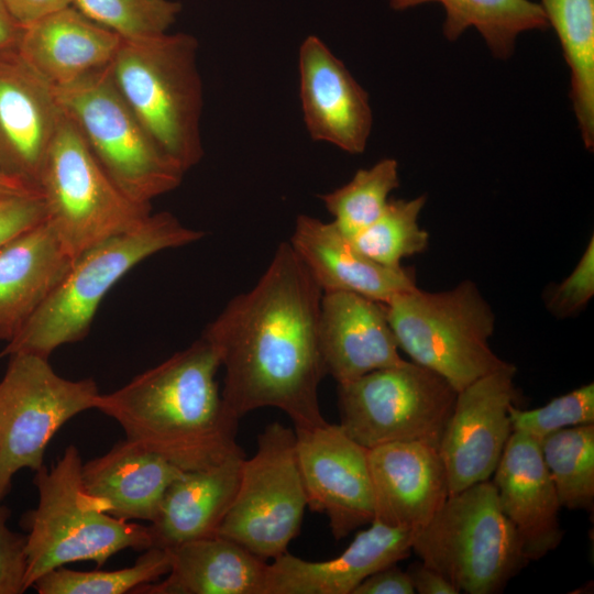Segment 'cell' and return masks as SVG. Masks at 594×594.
<instances>
[{"mask_svg":"<svg viewBox=\"0 0 594 594\" xmlns=\"http://www.w3.org/2000/svg\"><path fill=\"white\" fill-rule=\"evenodd\" d=\"M322 292L289 243L257 283L233 297L204 336L224 369L222 399L241 418L274 407L294 429L326 424L318 388L327 375L319 340Z\"/></svg>","mask_w":594,"mask_h":594,"instance_id":"6da1fadb","label":"cell"},{"mask_svg":"<svg viewBox=\"0 0 594 594\" xmlns=\"http://www.w3.org/2000/svg\"><path fill=\"white\" fill-rule=\"evenodd\" d=\"M220 367L201 336L119 389L99 394L95 409L117 421L127 439L176 468H208L242 452L239 418L226 407L216 381Z\"/></svg>","mask_w":594,"mask_h":594,"instance_id":"7a4b0ae2","label":"cell"},{"mask_svg":"<svg viewBox=\"0 0 594 594\" xmlns=\"http://www.w3.org/2000/svg\"><path fill=\"white\" fill-rule=\"evenodd\" d=\"M197 54L195 36L167 32L145 40H122L109 65L127 105L184 173L204 156V89Z\"/></svg>","mask_w":594,"mask_h":594,"instance_id":"3957f363","label":"cell"},{"mask_svg":"<svg viewBox=\"0 0 594 594\" xmlns=\"http://www.w3.org/2000/svg\"><path fill=\"white\" fill-rule=\"evenodd\" d=\"M202 235L164 211L150 213L135 228L94 245L75 258L61 284L1 355L24 352L48 359L58 346L84 339L99 304L124 274L160 251L190 244Z\"/></svg>","mask_w":594,"mask_h":594,"instance_id":"277c9868","label":"cell"},{"mask_svg":"<svg viewBox=\"0 0 594 594\" xmlns=\"http://www.w3.org/2000/svg\"><path fill=\"white\" fill-rule=\"evenodd\" d=\"M81 466L79 451L70 444L54 465L35 471L37 505L21 520L28 530L26 590L45 573L68 563L94 561L100 568L122 550L152 547L147 526L100 508L82 486Z\"/></svg>","mask_w":594,"mask_h":594,"instance_id":"5b68a950","label":"cell"},{"mask_svg":"<svg viewBox=\"0 0 594 594\" xmlns=\"http://www.w3.org/2000/svg\"><path fill=\"white\" fill-rule=\"evenodd\" d=\"M399 350L457 392L507 364L490 346L495 315L476 284L430 293L415 287L385 304Z\"/></svg>","mask_w":594,"mask_h":594,"instance_id":"8992f818","label":"cell"},{"mask_svg":"<svg viewBox=\"0 0 594 594\" xmlns=\"http://www.w3.org/2000/svg\"><path fill=\"white\" fill-rule=\"evenodd\" d=\"M411 551L466 594L502 592L529 563L490 480L450 494L414 532Z\"/></svg>","mask_w":594,"mask_h":594,"instance_id":"52a82bcc","label":"cell"},{"mask_svg":"<svg viewBox=\"0 0 594 594\" xmlns=\"http://www.w3.org/2000/svg\"><path fill=\"white\" fill-rule=\"evenodd\" d=\"M54 89L64 114L128 198L151 206V200L180 185L185 173L157 146L127 105L109 66Z\"/></svg>","mask_w":594,"mask_h":594,"instance_id":"ba28073f","label":"cell"},{"mask_svg":"<svg viewBox=\"0 0 594 594\" xmlns=\"http://www.w3.org/2000/svg\"><path fill=\"white\" fill-rule=\"evenodd\" d=\"M40 191L46 218L74 260L151 213V206L132 201L116 186L65 114L42 169Z\"/></svg>","mask_w":594,"mask_h":594,"instance_id":"9c48e42d","label":"cell"},{"mask_svg":"<svg viewBox=\"0 0 594 594\" xmlns=\"http://www.w3.org/2000/svg\"><path fill=\"white\" fill-rule=\"evenodd\" d=\"M457 394L436 372L405 360L338 384L339 425L366 449L398 441L438 448Z\"/></svg>","mask_w":594,"mask_h":594,"instance_id":"30bf717a","label":"cell"},{"mask_svg":"<svg viewBox=\"0 0 594 594\" xmlns=\"http://www.w3.org/2000/svg\"><path fill=\"white\" fill-rule=\"evenodd\" d=\"M0 381V503L22 469L38 470L47 444L69 419L95 408L100 394L92 378L59 376L48 359L10 355Z\"/></svg>","mask_w":594,"mask_h":594,"instance_id":"8fae6325","label":"cell"},{"mask_svg":"<svg viewBox=\"0 0 594 594\" xmlns=\"http://www.w3.org/2000/svg\"><path fill=\"white\" fill-rule=\"evenodd\" d=\"M306 507L295 430L275 421L258 435L254 455L243 459L235 496L217 535L274 560L298 536Z\"/></svg>","mask_w":594,"mask_h":594,"instance_id":"7c38bea8","label":"cell"},{"mask_svg":"<svg viewBox=\"0 0 594 594\" xmlns=\"http://www.w3.org/2000/svg\"><path fill=\"white\" fill-rule=\"evenodd\" d=\"M515 374L507 362L458 392L438 447L449 495L493 475L513 433Z\"/></svg>","mask_w":594,"mask_h":594,"instance_id":"4fadbf2b","label":"cell"},{"mask_svg":"<svg viewBox=\"0 0 594 594\" xmlns=\"http://www.w3.org/2000/svg\"><path fill=\"white\" fill-rule=\"evenodd\" d=\"M307 507L324 514L340 540L374 519L369 449L338 424L294 429Z\"/></svg>","mask_w":594,"mask_h":594,"instance_id":"5bb4252c","label":"cell"},{"mask_svg":"<svg viewBox=\"0 0 594 594\" xmlns=\"http://www.w3.org/2000/svg\"><path fill=\"white\" fill-rule=\"evenodd\" d=\"M63 118L55 89L16 50L0 52V168L9 178L40 191L42 169Z\"/></svg>","mask_w":594,"mask_h":594,"instance_id":"9a60e30c","label":"cell"},{"mask_svg":"<svg viewBox=\"0 0 594 594\" xmlns=\"http://www.w3.org/2000/svg\"><path fill=\"white\" fill-rule=\"evenodd\" d=\"M299 97L310 138L352 154L367 145L373 114L369 95L317 35L298 51Z\"/></svg>","mask_w":594,"mask_h":594,"instance_id":"2e32d148","label":"cell"},{"mask_svg":"<svg viewBox=\"0 0 594 594\" xmlns=\"http://www.w3.org/2000/svg\"><path fill=\"white\" fill-rule=\"evenodd\" d=\"M367 459L375 520L415 532L449 496L444 466L435 446L391 442L369 449Z\"/></svg>","mask_w":594,"mask_h":594,"instance_id":"e0dca14e","label":"cell"},{"mask_svg":"<svg viewBox=\"0 0 594 594\" xmlns=\"http://www.w3.org/2000/svg\"><path fill=\"white\" fill-rule=\"evenodd\" d=\"M493 476L499 506L514 526L526 559L536 561L554 550L563 539L561 505L539 441L513 431Z\"/></svg>","mask_w":594,"mask_h":594,"instance_id":"ac0fdd59","label":"cell"},{"mask_svg":"<svg viewBox=\"0 0 594 594\" xmlns=\"http://www.w3.org/2000/svg\"><path fill=\"white\" fill-rule=\"evenodd\" d=\"M413 536L374 519L332 559L308 561L285 552L268 563L264 594H352L372 573L406 559Z\"/></svg>","mask_w":594,"mask_h":594,"instance_id":"d6986e66","label":"cell"},{"mask_svg":"<svg viewBox=\"0 0 594 594\" xmlns=\"http://www.w3.org/2000/svg\"><path fill=\"white\" fill-rule=\"evenodd\" d=\"M319 340L326 374L338 384L405 361L385 304L353 293H322Z\"/></svg>","mask_w":594,"mask_h":594,"instance_id":"ffe728a7","label":"cell"},{"mask_svg":"<svg viewBox=\"0 0 594 594\" xmlns=\"http://www.w3.org/2000/svg\"><path fill=\"white\" fill-rule=\"evenodd\" d=\"M288 243L322 293H353L387 304L417 287L411 268L376 263L360 252L332 221L299 215Z\"/></svg>","mask_w":594,"mask_h":594,"instance_id":"44dd1931","label":"cell"},{"mask_svg":"<svg viewBox=\"0 0 594 594\" xmlns=\"http://www.w3.org/2000/svg\"><path fill=\"white\" fill-rule=\"evenodd\" d=\"M122 38L70 6L23 26L16 52L53 88L108 67Z\"/></svg>","mask_w":594,"mask_h":594,"instance_id":"7402d4cb","label":"cell"},{"mask_svg":"<svg viewBox=\"0 0 594 594\" xmlns=\"http://www.w3.org/2000/svg\"><path fill=\"white\" fill-rule=\"evenodd\" d=\"M74 261L47 218L0 246V340L23 329Z\"/></svg>","mask_w":594,"mask_h":594,"instance_id":"603a6c76","label":"cell"},{"mask_svg":"<svg viewBox=\"0 0 594 594\" xmlns=\"http://www.w3.org/2000/svg\"><path fill=\"white\" fill-rule=\"evenodd\" d=\"M182 471L125 438L82 463L81 482L105 513L122 520L152 522L167 488Z\"/></svg>","mask_w":594,"mask_h":594,"instance_id":"cb8c5ba5","label":"cell"},{"mask_svg":"<svg viewBox=\"0 0 594 594\" xmlns=\"http://www.w3.org/2000/svg\"><path fill=\"white\" fill-rule=\"evenodd\" d=\"M244 458L242 451L208 468L182 471L147 525L152 547L168 549L217 535L235 496Z\"/></svg>","mask_w":594,"mask_h":594,"instance_id":"d4e9b609","label":"cell"},{"mask_svg":"<svg viewBox=\"0 0 594 594\" xmlns=\"http://www.w3.org/2000/svg\"><path fill=\"white\" fill-rule=\"evenodd\" d=\"M170 569L163 581L138 594H264L268 563L219 535L168 548Z\"/></svg>","mask_w":594,"mask_h":594,"instance_id":"484cf974","label":"cell"},{"mask_svg":"<svg viewBox=\"0 0 594 594\" xmlns=\"http://www.w3.org/2000/svg\"><path fill=\"white\" fill-rule=\"evenodd\" d=\"M392 9L403 11L437 2L446 11L442 31L455 41L475 28L492 54L501 59L512 56L519 34L549 28L539 3L531 0H387Z\"/></svg>","mask_w":594,"mask_h":594,"instance_id":"4316f807","label":"cell"},{"mask_svg":"<svg viewBox=\"0 0 594 594\" xmlns=\"http://www.w3.org/2000/svg\"><path fill=\"white\" fill-rule=\"evenodd\" d=\"M570 68V97L583 143L594 146V0H540Z\"/></svg>","mask_w":594,"mask_h":594,"instance_id":"83f0119b","label":"cell"},{"mask_svg":"<svg viewBox=\"0 0 594 594\" xmlns=\"http://www.w3.org/2000/svg\"><path fill=\"white\" fill-rule=\"evenodd\" d=\"M539 444L561 507L593 512L594 424L564 428Z\"/></svg>","mask_w":594,"mask_h":594,"instance_id":"f1b7e54d","label":"cell"},{"mask_svg":"<svg viewBox=\"0 0 594 594\" xmlns=\"http://www.w3.org/2000/svg\"><path fill=\"white\" fill-rule=\"evenodd\" d=\"M398 186V163L386 157L356 170L345 185L319 197L336 227L352 239L381 216Z\"/></svg>","mask_w":594,"mask_h":594,"instance_id":"f546056e","label":"cell"},{"mask_svg":"<svg viewBox=\"0 0 594 594\" xmlns=\"http://www.w3.org/2000/svg\"><path fill=\"white\" fill-rule=\"evenodd\" d=\"M170 569L166 548L151 547L135 563L118 570L76 571L59 566L38 578L33 588L38 594H124L158 581Z\"/></svg>","mask_w":594,"mask_h":594,"instance_id":"4dcf8cb0","label":"cell"},{"mask_svg":"<svg viewBox=\"0 0 594 594\" xmlns=\"http://www.w3.org/2000/svg\"><path fill=\"white\" fill-rule=\"evenodd\" d=\"M426 196L389 199L381 216L351 240L356 249L376 263L400 267L405 257L426 251L429 233L418 223Z\"/></svg>","mask_w":594,"mask_h":594,"instance_id":"1f68e13d","label":"cell"},{"mask_svg":"<svg viewBox=\"0 0 594 594\" xmlns=\"http://www.w3.org/2000/svg\"><path fill=\"white\" fill-rule=\"evenodd\" d=\"M73 7L123 41L167 33L182 11L173 0H74Z\"/></svg>","mask_w":594,"mask_h":594,"instance_id":"d6a6232c","label":"cell"},{"mask_svg":"<svg viewBox=\"0 0 594 594\" xmlns=\"http://www.w3.org/2000/svg\"><path fill=\"white\" fill-rule=\"evenodd\" d=\"M513 431L537 441L569 427L594 424V384L580 386L551 399L542 407L509 408Z\"/></svg>","mask_w":594,"mask_h":594,"instance_id":"836d02e7","label":"cell"},{"mask_svg":"<svg viewBox=\"0 0 594 594\" xmlns=\"http://www.w3.org/2000/svg\"><path fill=\"white\" fill-rule=\"evenodd\" d=\"M594 295V237L574 270L548 295L546 306L559 318L579 314Z\"/></svg>","mask_w":594,"mask_h":594,"instance_id":"e575fe53","label":"cell"},{"mask_svg":"<svg viewBox=\"0 0 594 594\" xmlns=\"http://www.w3.org/2000/svg\"><path fill=\"white\" fill-rule=\"evenodd\" d=\"M10 515L0 503V594H21L26 591V536L9 528Z\"/></svg>","mask_w":594,"mask_h":594,"instance_id":"d590c367","label":"cell"},{"mask_svg":"<svg viewBox=\"0 0 594 594\" xmlns=\"http://www.w3.org/2000/svg\"><path fill=\"white\" fill-rule=\"evenodd\" d=\"M46 207L38 191L0 198V246L46 219Z\"/></svg>","mask_w":594,"mask_h":594,"instance_id":"8d00e7d4","label":"cell"},{"mask_svg":"<svg viewBox=\"0 0 594 594\" xmlns=\"http://www.w3.org/2000/svg\"><path fill=\"white\" fill-rule=\"evenodd\" d=\"M352 594H415L407 571L387 565L363 580Z\"/></svg>","mask_w":594,"mask_h":594,"instance_id":"74e56055","label":"cell"},{"mask_svg":"<svg viewBox=\"0 0 594 594\" xmlns=\"http://www.w3.org/2000/svg\"><path fill=\"white\" fill-rule=\"evenodd\" d=\"M14 20L25 26L45 15L73 6L74 0H3Z\"/></svg>","mask_w":594,"mask_h":594,"instance_id":"f35d334b","label":"cell"},{"mask_svg":"<svg viewBox=\"0 0 594 594\" xmlns=\"http://www.w3.org/2000/svg\"><path fill=\"white\" fill-rule=\"evenodd\" d=\"M407 573L414 586L415 593L419 594H459V591L440 573L417 562L411 564Z\"/></svg>","mask_w":594,"mask_h":594,"instance_id":"ab89813d","label":"cell"},{"mask_svg":"<svg viewBox=\"0 0 594 594\" xmlns=\"http://www.w3.org/2000/svg\"><path fill=\"white\" fill-rule=\"evenodd\" d=\"M23 26L9 12L0 0V52L16 50Z\"/></svg>","mask_w":594,"mask_h":594,"instance_id":"60d3db41","label":"cell"},{"mask_svg":"<svg viewBox=\"0 0 594 594\" xmlns=\"http://www.w3.org/2000/svg\"><path fill=\"white\" fill-rule=\"evenodd\" d=\"M31 191H35V190L28 189L23 187L22 185L18 184L13 179L9 178L0 168V198L14 195V194L31 193Z\"/></svg>","mask_w":594,"mask_h":594,"instance_id":"b9f144b4","label":"cell"}]
</instances>
